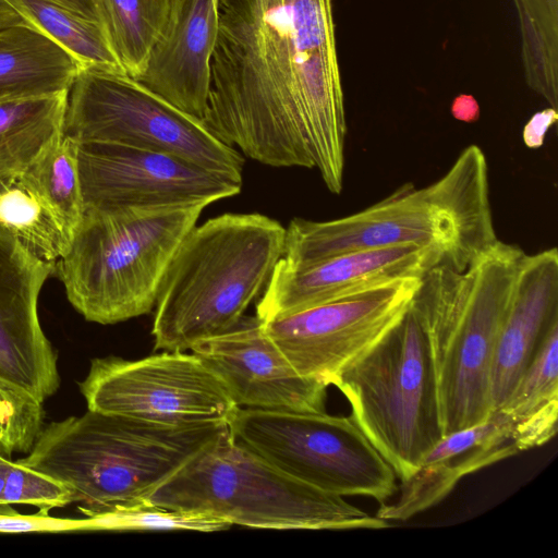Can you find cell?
Here are the masks:
<instances>
[{"mask_svg": "<svg viewBox=\"0 0 558 558\" xmlns=\"http://www.w3.org/2000/svg\"><path fill=\"white\" fill-rule=\"evenodd\" d=\"M201 120L260 163L343 187L347 119L331 0H219Z\"/></svg>", "mask_w": 558, "mask_h": 558, "instance_id": "cell-1", "label": "cell"}, {"mask_svg": "<svg viewBox=\"0 0 558 558\" xmlns=\"http://www.w3.org/2000/svg\"><path fill=\"white\" fill-rule=\"evenodd\" d=\"M497 240L488 163L472 144L426 186L405 183L386 198L338 219H292L286 228L282 258L305 266L351 251L416 244L438 251L447 267L463 270Z\"/></svg>", "mask_w": 558, "mask_h": 558, "instance_id": "cell-2", "label": "cell"}, {"mask_svg": "<svg viewBox=\"0 0 558 558\" xmlns=\"http://www.w3.org/2000/svg\"><path fill=\"white\" fill-rule=\"evenodd\" d=\"M228 429L226 423L170 426L88 409L43 427L17 461L62 483L92 517L148 500Z\"/></svg>", "mask_w": 558, "mask_h": 558, "instance_id": "cell-3", "label": "cell"}, {"mask_svg": "<svg viewBox=\"0 0 558 558\" xmlns=\"http://www.w3.org/2000/svg\"><path fill=\"white\" fill-rule=\"evenodd\" d=\"M526 255L498 239L465 269L437 266L421 280L411 307L432 345L444 436L494 411L495 350Z\"/></svg>", "mask_w": 558, "mask_h": 558, "instance_id": "cell-4", "label": "cell"}, {"mask_svg": "<svg viewBox=\"0 0 558 558\" xmlns=\"http://www.w3.org/2000/svg\"><path fill=\"white\" fill-rule=\"evenodd\" d=\"M286 228L262 214H223L194 226L160 284L155 349L185 351L234 326L283 257Z\"/></svg>", "mask_w": 558, "mask_h": 558, "instance_id": "cell-5", "label": "cell"}, {"mask_svg": "<svg viewBox=\"0 0 558 558\" xmlns=\"http://www.w3.org/2000/svg\"><path fill=\"white\" fill-rule=\"evenodd\" d=\"M206 206L85 209L56 263L69 302L101 325L148 314L178 246Z\"/></svg>", "mask_w": 558, "mask_h": 558, "instance_id": "cell-6", "label": "cell"}, {"mask_svg": "<svg viewBox=\"0 0 558 558\" xmlns=\"http://www.w3.org/2000/svg\"><path fill=\"white\" fill-rule=\"evenodd\" d=\"M231 525L275 530L384 529L389 523L286 474L229 429L148 499Z\"/></svg>", "mask_w": 558, "mask_h": 558, "instance_id": "cell-7", "label": "cell"}, {"mask_svg": "<svg viewBox=\"0 0 558 558\" xmlns=\"http://www.w3.org/2000/svg\"><path fill=\"white\" fill-rule=\"evenodd\" d=\"M351 417L401 482L444 437L429 338L412 307L332 378Z\"/></svg>", "mask_w": 558, "mask_h": 558, "instance_id": "cell-8", "label": "cell"}, {"mask_svg": "<svg viewBox=\"0 0 558 558\" xmlns=\"http://www.w3.org/2000/svg\"><path fill=\"white\" fill-rule=\"evenodd\" d=\"M229 432L286 474L325 493L384 504L397 490L392 468L351 416L239 408Z\"/></svg>", "mask_w": 558, "mask_h": 558, "instance_id": "cell-9", "label": "cell"}, {"mask_svg": "<svg viewBox=\"0 0 558 558\" xmlns=\"http://www.w3.org/2000/svg\"><path fill=\"white\" fill-rule=\"evenodd\" d=\"M63 134L172 154L242 181L244 159L234 147L128 75L81 70L68 94Z\"/></svg>", "mask_w": 558, "mask_h": 558, "instance_id": "cell-10", "label": "cell"}, {"mask_svg": "<svg viewBox=\"0 0 558 558\" xmlns=\"http://www.w3.org/2000/svg\"><path fill=\"white\" fill-rule=\"evenodd\" d=\"M78 386L89 410L170 426L229 425L239 409L221 379L192 352L133 361L95 357Z\"/></svg>", "mask_w": 558, "mask_h": 558, "instance_id": "cell-11", "label": "cell"}, {"mask_svg": "<svg viewBox=\"0 0 558 558\" xmlns=\"http://www.w3.org/2000/svg\"><path fill=\"white\" fill-rule=\"evenodd\" d=\"M422 278L372 284L271 319L263 328L303 376L331 385L335 375L398 323Z\"/></svg>", "mask_w": 558, "mask_h": 558, "instance_id": "cell-12", "label": "cell"}, {"mask_svg": "<svg viewBox=\"0 0 558 558\" xmlns=\"http://www.w3.org/2000/svg\"><path fill=\"white\" fill-rule=\"evenodd\" d=\"M77 165L84 210L208 206L242 187L182 157L118 144L77 142Z\"/></svg>", "mask_w": 558, "mask_h": 558, "instance_id": "cell-13", "label": "cell"}, {"mask_svg": "<svg viewBox=\"0 0 558 558\" xmlns=\"http://www.w3.org/2000/svg\"><path fill=\"white\" fill-rule=\"evenodd\" d=\"M225 384L239 408L326 412L325 383L301 375L263 328L243 315L230 329L191 348Z\"/></svg>", "mask_w": 558, "mask_h": 558, "instance_id": "cell-14", "label": "cell"}, {"mask_svg": "<svg viewBox=\"0 0 558 558\" xmlns=\"http://www.w3.org/2000/svg\"><path fill=\"white\" fill-rule=\"evenodd\" d=\"M56 264L28 252L0 225V380L39 401L60 386L57 354L38 318V296Z\"/></svg>", "mask_w": 558, "mask_h": 558, "instance_id": "cell-15", "label": "cell"}, {"mask_svg": "<svg viewBox=\"0 0 558 558\" xmlns=\"http://www.w3.org/2000/svg\"><path fill=\"white\" fill-rule=\"evenodd\" d=\"M437 266H446L442 255L416 244L351 251L305 266L281 258L256 306V316L267 320L372 284L423 278Z\"/></svg>", "mask_w": 558, "mask_h": 558, "instance_id": "cell-16", "label": "cell"}, {"mask_svg": "<svg viewBox=\"0 0 558 558\" xmlns=\"http://www.w3.org/2000/svg\"><path fill=\"white\" fill-rule=\"evenodd\" d=\"M219 0H171L167 26L135 78L181 111L202 120L210 59L219 26Z\"/></svg>", "mask_w": 558, "mask_h": 558, "instance_id": "cell-17", "label": "cell"}, {"mask_svg": "<svg viewBox=\"0 0 558 558\" xmlns=\"http://www.w3.org/2000/svg\"><path fill=\"white\" fill-rule=\"evenodd\" d=\"M519 452L510 421L495 409L485 421L445 435L401 482L399 496L381 504L376 515L405 521L440 502L462 477Z\"/></svg>", "mask_w": 558, "mask_h": 558, "instance_id": "cell-18", "label": "cell"}, {"mask_svg": "<svg viewBox=\"0 0 558 558\" xmlns=\"http://www.w3.org/2000/svg\"><path fill=\"white\" fill-rule=\"evenodd\" d=\"M558 323V252L527 254L498 337L492 401L500 407L531 363L549 329Z\"/></svg>", "mask_w": 558, "mask_h": 558, "instance_id": "cell-19", "label": "cell"}, {"mask_svg": "<svg viewBox=\"0 0 558 558\" xmlns=\"http://www.w3.org/2000/svg\"><path fill=\"white\" fill-rule=\"evenodd\" d=\"M81 70L68 51L26 23L0 29V101L69 92Z\"/></svg>", "mask_w": 558, "mask_h": 558, "instance_id": "cell-20", "label": "cell"}, {"mask_svg": "<svg viewBox=\"0 0 558 558\" xmlns=\"http://www.w3.org/2000/svg\"><path fill=\"white\" fill-rule=\"evenodd\" d=\"M22 20L65 51L82 70L126 75L106 36L99 0H9Z\"/></svg>", "mask_w": 558, "mask_h": 558, "instance_id": "cell-21", "label": "cell"}, {"mask_svg": "<svg viewBox=\"0 0 558 558\" xmlns=\"http://www.w3.org/2000/svg\"><path fill=\"white\" fill-rule=\"evenodd\" d=\"M510 421L519 451L539 447L557 434L558 323L547 332L505 402L497 408Z\"/></svg>", "mask_w": 558, "mask_h": 558, "instance_id": "cell-22", "label": "cell"}, {"mask_svg": "<svg viewBox=\"0 0 558 558\" xmlns=\"http://www.w3.org/2000/svg\"><path fill=\"white\" fill-rule=\"evenodd\" d=\"M68 94L0 101V184L24 173L62 136Z\"/></svg>", "mask_w": 558, "mask_h": 558, "instance_id": "cell-23", "label": "cell"}, {"mask_svg": "<svg viewBox=\"0 0 558 558\" xmlns=\"http://www.w3.org/2000/svg\"><path fill=\"white\" fill-rule=\"evenodd\" d=\"M0 225L37 258L56 264L73 232L22 174L0 184Z\"/></svg>", "mask_w": 558, "mask_h": 558, "instance_id": "cell-24", "label": "cell"}, {"mask_svg": "<svg viewBox=\"0 0 558 558\" xmlns=\"http://www.w3.org/2000/svg\"><path fill=\"white\" fill-rule=\"evenodd\" d=\"M109 46L124 73L137 78L162 35L171 0H99Z\"/></svg>", "mask_w": 558, "mask_h": 558, "instance_id": "cell-25", "label": "cell"}, {"mask_svg": "<svg viewBox=\"0 0 558 558\" xmlns=\"http://www.w3.org/2000/svg\"><path fill=\"white\" fill-rule=\"evenodd\" d=\"M524 77L551 108L558 106V0H513Z\"/></svg>", "mask_w": 558, "mask_h": 558, "instance_id": "cell-26", "label": "cell"}, {"mask_svg": "<svg viewBox=\"0 0 558 558\" xmlns=\"http://www.w3.org/2000/svg\"><path fill=\"white\" fill-rule=\"evenodd\" d=\"M23 175L74 233L84 215L77 142L62 134Z\"/></svg>", "mask_w": 558, "mask_h": 558, "instance_id": "cell-27", "label": "cell"}, {"mask_svg": "<svg viewBox=\"0 0 558 558\" xmlns=\"http://www.w3.org/2000/svg\"><path fill=\"white\" fill-rule=\"evenodd\" d=\"M84 519L85 531L219 532L232 526L217 517L168 509L149 500L116 506L102 513Z\"/></svg>", "mask_w": 558, "mask_h": 558, "instance_id": "cell-28", "label": "cell"}, {"mask_svg": "<svg viewBox=\"0 0 558 558\" xmlns=\"http://www.w3.org/2000/svg\"><path fill=\"white\" fill-rule=\"evenodd\" d=\"M44 402L26 389L0 380V452L28 453L44 425Z\"/></svg>", "mask_w": 558, "mask_h": 558, "instance_id": "cell-29", "label": "cell"}, {"mask_svg": "<svg viewBox=\"0 0 558 558\" xmlns=\"http://www.w3.org/2000/svg\"><path fill=\"white\" fill-rule=\"evenodd\" d=\"M11 504L35 506L39 512L48 514L52 509L72 504V499L69 489L59 481L17 460H11L4 477L1 505Z\"/></svg>", "mask_w": 558, "mask_h": 558, "instance_id": "cell-30", "label": "cell"}, {"mask_svg": "<svg viewBox=\"0 0 558 558\" xmlns=\"http://www.w3.org/2000/svg\"><path fill=\"white\" fill-rule=\"evenodd\" d=\"M66 531H85V520L53 518L41 512L23 515L10 509L5 511L0 509V533Z\"/></svg>", "mask_w": 558, "mask_h": 558, "instance_id": "cell-31", "label": "cell"}, {"mask_svg": "<svg viewBox=\"0 0 558 558\" xmlns=\"http://www.w3.org/2000/svg\"><path fill=\"white\" fill-rule=\"evenodd\" d=\"M557 120V109L551 107L534 113L523 126L522 140L524 145L532 149L542 147L547 131Z\"/></svg>", "mask_w": 558, "mask_h": 558, "instance_id": "cell-32", "label": "cell"}, {"mask_svg": "<svg viewBox=\"0 0 558 558\" xmlns=\"http://www.w3.org/2000/svg\"><path fill=\"white\" fill-rule=\"evenodd\" d=\"M451 113L459 121L472 123L480 118V107L472 96L460 95L452 101Z\"/></svg>", "mask_w": 558, "mask_h": 558, "instance_id": "cell-33", "label": "cell"}, {"mask_svg": "<svg viewBox=\"0 0 558 558\" xmlns=\"http://www.w3.org/2000/svg\"><path fill=\"white\" fill-rule=\"evenodd\" d=\"M25 23L9 0H0V29Z\"/></svg>", "mask_w": 558, "mask_h": 558, "instance_id": "cell-34", "label": "cell"}, {"mask_svg": "<svg viewBox=\"0 0 558 558\" xmlns=\"http://www.w3.org/2000/svg\"><path fill=\"white\" fill-rule=\"evenodd\" d=\"M11 459L0 452V505H1V493L3 489L4 477Z\"/></svg>", "mask_w": 558, "mask_h": 558, "instance_id": "cell-35", "label": "cell"}]
</instances>
